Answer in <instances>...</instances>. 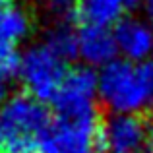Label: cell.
<instances>
[{"mask_svg":"<svg viewBox=\"0 0 153 153\" xmlns=\"http://www.w3.org/2000/svg\"><path fill=\"white\" fill-rule=\"evenodd\" d=\"M97 95L112 114H142L153 105V62L112 60L97 76Z\"/></svg>","mask_w":153,"mask_h":153,"instance_id":"6da1fadb","label":"cell"},{"mask_svg":"<svg viewBox=\"0 0 153 153\" xmlns=\"http://www.w3.org/2000/svg\"><path fill=\"white\" fill-rule=\"evenodd\" d=\"M43 103L27 93H16L0 105V151L35 153L39 138L51 124Z\"/></svg>","mask_w":153,"mask_h":153,"instance_id":"7a4b0ae2","label":"cell"},{"mask_svg":"<svg viewBox=\"0 0 153 153\" xmlns=\"http://www.w3.org/2000/svg\"><path fill=\"white\" fill-rule=\"evenodd\" d=\"M101 114L89 111L76 116H56L39 138V153H103Z\"/></svg>","mask_w":153,"mask_h":153,"instance_id":"3957f363","label":"cell"},{"mask_svg":"<svg viewBox=\"0 0 153 153\" xmlns=\"http://www.w3.org/2000/svg\"><path fill=\"white\" fill-rule=\"evenodd\" d=\"M66 72L64 62L45 45L29 47L19 56L18 76L22 79V85L25 87V93L39 103L54 99Z\"/></svg>","mask_w":153,"mask_h":153,"instance_id":"277c9868","label":"cell"},{"mask_svg":"<svg viewBox=\"0 0 153 153\" xmlns=\"http://www.w3.org/2000/svg\"><path fill=\"white\" fill-rule=\"evenodd\" d=\"M149 126L146 114H108L101 122L103 153H147Z\"/></svg>","mask_w":153,"mask_h":153,"instance_id":"5b68a950","label":"cell"},{"mask_svg":"<svg viewBox=\"0 0 153 153\" xmlns=\"http://www.w3.org/2000/svg\"><path fill=\"white\" fill-rule=\"evenodd\" d=\"M95 97H97V74L91 68H72L66 72L54 103L58 116H76L83 112L95 111Z\"/></svg>","mask_w":153,"mask_h":153,"instance_id":"8992f818","label":"cell"},{"mask_svg":"<svg viewBox=\"0 0 153 153\" xmlns=\"http://www.w3.org/2000/svg\"><path fill=\"white\" fill-rule=\"evenodd\" d=\"M114 43L128 62L140 64L153 51V31L138 18H122L114 27Z\"/></svg>","mask_w":153,"mask_h":153,"instance_id":"52a82bcc","label":"cell"},{"mask_svg":"<svg viewBox=\"0 0 153 153\" xmlns=\"http://www.w3.org/2000/svg\"><path fill=\"white\" fill-rule=\"evenodd\" d=\"M118 49L112 31L105 27H82L78 31V56L89 66H107L116 60Z\"/></svg>","mask_w":153,"mask_h":153,"instance_id":"ba28073f","label":"cell"},{"mask_svg":"<svg viewBox=\"0 0 153 153\" xmlns=\"http://www.w3.org/2000/svg\"><path fill=\"white\" fill-rule=\"evenodd\" d=\"M126 10L124 0H78L72 8V19L82 27H105L118 23Z\"/></svg>","mask_w":153,"mask_h":153,"instance_id":"9c48e42d","label":"cell"},{"mask_svg":"<svg viewBox=\"0 0 153 153\" xmlns=\"http://www.w3.org/2000/svg\"><path fill=\"white\" fill-rule=\"evenodd\" d=\"M31 31V16L25 8L12 2L0 4V47H12Z\"/></svg>","mask_w":153,"mask_h":153,"instance_id":"30bf717a","label":"cell"},{"mask_svg":"<svg viewBox=\"0 0 153 153\" xmlns=\"http://www.w3.org/2000/svg\"><path fill=\"white\" fill-rule=\"evenodd\" d=\"M43 45L51 52H54L62 62L74 60L78 56V31L72 23H56L45 33Z\"/></svg>","mask_w":153,"mask_h":153,"instance_id":"8fae6325","label":"cell"},{"mask_svg":"<svg viewBox=\"0 0 153 153\" xmlns=\"http://www.w3.org/2000/svg\"><path fill=\"white\" fill-rule=\"evenodd\" d=\"M19 54L12 47H0V99L6 95L8 82L18 74Z\"/></svg>","mask_w":153,"mask_h":153,"instance_id":"7c38bea8","label":"cell"},{"mask_svg":"<svg viewBox=\"0 0 153 153\" xmlns=\"http://www.w3.org/2000/svg\"><path fill=\"white\" fill-rule=\"evenodd\" d=\"M47 4H49L51 8H54V10H66V8H74V4L78 2V0H45Z\"/></svg>","mask_w":153,"mask_h":153,"instance_id":"4fadbf2b","label":"cell"},{"mask_svg":"<svg viewBox=\"0 0 153 153\" xmlns=\"http://www.w3.org/2000/svg\"><path fill=\"white\" fill-rule=\"evenodd\" d=\"M147 153H153V124L149 126V138H147Z\"/></svg>","mask_w":153,"mask_h":153,"instance_id":"5bb4252c","label":"cell"},{"mask_svg":"<svg viewBox=\"0 0 153 153\" xmlns=\"http://www.w3.org/2000/svg\"><path fill=\"white\" fill-rule=\"evenodd\" d=\"M126 2V6H136V4H140L142 0H124Z\"/></svg>","mask_w":153,"mask_h":153,"instance_id":"9a60e30c","label":"cell"},{"mask_svg":"<svg viewBox=\"0 0 153 153\" xmlns=\"http://www.w3.org/2000/svg\"><path fill=\"white\" fill-rule=\"evenodd\" d=\"M147 10H149V14L153 18V0H147Z\"/></svg>","mask_w":153,"mask_h":153,"instance_id":"2e32d148","label":"cell"},{"mask_svg":"<svg viewBox=\"0 0 153 153\" xmlns=\"http://www.w3.org/2000/svg\"><path fill=\"white\" fill-rule=\"evenodd\" d=\"M4 2H12V0H0V4H4Z\"/></svg>","mask_w":153,"mask_h":153,"instance_id":"e0dca14e","label":"cell"},{"mask_svg":"<svg viewBox=\"0 0 153 153\" xmlns=\"http://www.w3.org/2000/svg\"><path fill=\"white\" fill-rule=\"evenodd\" d=\"M0 153H10V151H0Z\"/></svg>","mask_w":153,"mask_h":153,"instance_id":"ac0fdd59","label":"cell"}]
</instances>
